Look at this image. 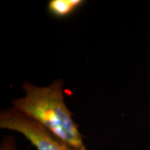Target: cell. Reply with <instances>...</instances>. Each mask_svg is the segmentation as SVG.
I'll return each mask as SVG.
<instances>
[{"instance_id":"cell-1","label":"cell","mask_w":150,"mask_h":150,"mask_svg":"<svg viewBox=\"0 0 150 150\" xmlns=\"http://www.w3.org/2000/svg\"><path fill=\"white\" fill-rule=\"evenodd\" d=\"M25 96L15 99V109L40 124L62 141L77 150H88L73 113L65 105L63 81L56 79L45 87L24 81Z\"/></svg>"},{"instance_id":"cell-2","label":"cell","mask_w":150,"mask_h":150,"mask_svg":"<svg viewBox=\"0 0 150 150\" xmlns=\"http://www.w3.org/2000/svg\"><path fill=\"white\" fill-rule=\"evenodd\" d=\"M0 128L20 133L37 150H77L14 108H7L0 112Z\"/></svg>"},{"instance_id":"cell-3","label":"cell","mask_w":150,"mask_h":150,"mask_svg":"<svg viewBox=\"0 0 150 150\" xmlns=\"http://www.w3.org/2000/svg\"><path fill=\"white\" fill-rule=\"evenodd\" d=\"M84 4L83 0H50L47 4V10L55 18H67L76 12Z\"/></svg>"},{"instance_id":"cell-4","label":"cell","mask_w":150,"mask_h":150,"mask_svg":"<svg viewBox=\"0 0 150 150\" xmlns=\"http://www.w3.org/2000/svg\"><path fill=\"white\" fill-rule=\"evenodd\" d=\"M0 150H19L17 147L16 138L11 136H5L1 142Z\"/></svg>"}]
</instances>
